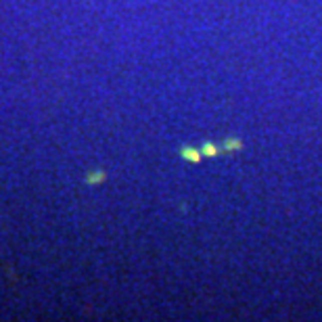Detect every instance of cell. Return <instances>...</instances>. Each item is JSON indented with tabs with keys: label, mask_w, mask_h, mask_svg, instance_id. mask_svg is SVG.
<instances>
[{
	"label": "cell",
	"mask_w": 322,
	"mask_h": 322,
	"mask_svg": "<svg viewBox=\"0 0 322 322\" xmlns=\"http://www.w3.org/2000/svg\"><path fill=\"white\" fill-rule=\"evenodd\" d=\"M184 155H186V157H190L193 161H197V159H199V155H197L195 151H184Z\"/></svg>",
	"instance_id": "cell-1"
}]
</instances>
